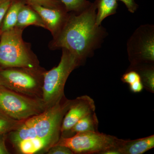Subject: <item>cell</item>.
Listing matches in <instances>:
<instances>
[{
  "mask_svg": "<svg viewBox=\"0 0 154 154\" xmlns=\"http://www.w3.org/2000/svg\"><path fill=\"white\" fill-rule=\"evenodd\" d=\"M98 125L99 120L94 112L81 119L68 133L71 134V137L80 133L98 131Z\"/></svg>",
  "mask_w": 154,
  "mask_h": 154,
  "instance_id": "cell-14",
  "label": "cell"
},
{
  "mask_svg": "<svg viewBox=\"0 0 154 154\" xmlns=\"http://www.w3.org/2000/svg\"><path fill=\"white\" fill-rule=\"evenodd\" d=\"M13 1V0H8L4 2L0 3V29L7 11Z\"/></svg>",
  "mask_w": 154,
  "mask_h": 154,
  "instance_id": "cell-22",
  "label": "cell"
},
{
  "mask_svg": "<svg viewBox=\"0 0 154 154\" xmlns=\"http://www.w3.org/2000/svg\"><path fill=\"white\" fill-rule=\"evenodd\" d=\"M25 1L26 4L28 5L41 6L47 8H56L64 5L60 0H25Z\"/></svg>",
  "mask_w": 154,
  "mask_h": 154,
  "instance_id": "cell-19",
  "label": "cell"
},
{
  "mask_svg": "<svg viewBox=\"0 0 154 154\" xmlns=\"http://www.w3.org/2000/svg\"><path fill=\"white\" fill-rule=\"evenodd\" d=\"M25 4H26L25 0H13L12 1L3 20L0 29V36L4 32L16 27L19 11Z\"/></svg>",
  "mask_w": 154,
  "mask_h": 154,
  "instance_id": "cell-13",
  "label": "cell"
},
{
  "mask_svg": "<svg viewBox=\"0 0 154 154\" xmlns=\"http://www.w3.org/2000/svg\"><path fill=\"white\" fill-rule=\"evenodd\" d=\"M95 102L90 96L85 95L73 100L69 110L64 116L61 127V133L69 132L81 119L95 111Z\"/></svg>",
  "mask_w": 154,
  "mask_h": 154,
  "instance_id": "cell-9",
  "label": "cell"
},
{
  "mask_svg": "<svg viewBox=\"0 0 154 154\" xmlns=\"http://www.w3.org/2000/svg\"><path fill=\"white\" fill-rule=\"evenodd\" d=\"M7 1H8V0H0V3L4 2Z\"/></svg>",
  "mask_w": 154,
  "mask_h": 154,
  "instance_id": "cell-26",
  "label": "cell"
},
{
  "mask_svg": "<svg viewBox=\"0 0 154 154\" xmlns=\"http://www.w3.org/2000/svg\"><path fill=\"white\" fill-rule=\"evenodd\" d=\"M121 80L125 83L130 85L138 81L141 80L139 74L134 70H128L122 75Z\"/></svg>",
  "mask_w": 154,
  "mask_h": 154,
  "instance_id": "cell-20",
  "label": "cell"
},
{
  "mask_svg": "<svg viewBox=\"0 0 154 154\" xmlns=\"http://www.w3.org/2000/svg\"><path fill=\"white\" fill-rule=\"evenodd\" d=\"M140 76L141 81L144 88L152 93L154 92V66L146 67L137 70Z\"/></svg>",
  "mask_w": 154,
  "mask_h": 154,
  "instance_id": "cell-16",
  "label": "cell"
},
{
  "mask_svg": "<svg viewBox=\"0 0 154 154\" xmlns=\"http://www.w3.org/2000/svg\"><path fill=\"white\" fill-rule=\"evenodd\" d=\"M123 140L98 131H88L69 137H61L55 145L67 147L74 154H102L107 150L117 149Z\"/></svg>",
  "mask_w": 154,
  "mask_h": 154,
  "instance_id": "cell-6",
  "label": "cell"
},
{
  "mask_svg": "<svg viewBox=\"0 0 154 154\" xmlns=\"http://www.w3.org/2000/svg\"><path fill=\"white\" fill-rule=\"evenodd\" d=\"M154 147V135L134 140H123L117 149L119 154H142Z\"/></svg>",
  "mask_w": 154,
  "mask_h": 154,
  "instance_id": "cell-11",
  "label": "cell"
},
{
  "mask_svg": "<svg viewBox=\"0 0 154 154\" xmlns=\"http://www.w3.org/2000/svg\"><path fill=\"white\" fill-rule=\"evenodd\" d=\"M61 49L62 54L58 65L43 74L42 99L47 108L57 104L64 97V89L69 75L83 64L69 50Z\"/></svg>",
  "mask_w": 154,
  "mask_h": 154,
  "instance_id": "cell-4",
  "label": "cell"
},
{
  "mask_svg": "<svg viewBox=\"0 0 154 154\" xmlns=\"http://www.w3.org/2000/svg\"><path fill=\"white\" fill-rule=\"evenodd\" d=\"M42 99L25 96L0 86V111L11 118L24 121L47 109Z\"/></svg>",
  "mask_w": 154,
  "mask_h": 154,
  "instance_id": "cell-7",
  "label": "cell"
},
{
  "mask_svg": "<svg viewBox=\"0 0 154 154\" xmlns=\"http://www.w3.org/2000/svg\"><path fill=\"white\" fill-rule=\"evenodd\" d=\"M127 50L131 63L128 70L154 66L153 25H142L138 28L128 42Z\"/></svg>",
  "mask_w": 154,
  "mask_h": 154,
  "instance_id": "cell-8",
  "label": "cell"
},
{
  "mask_svg": "<svg viewBox=\"0 0 154 154\" xmlns=\"http://www.w3.org/2000/svg\"><path fill=\"white\" fill-rule=\"evenodd\" d=\"M7 135L8 134H4L0 136V154H9L5 144V140Z\"/></svg>",
  "mask_w": 154,
  "mask_h": 154,
  "instance_id": "cell-25",
  "label": "cell"
},
{
  "mask_svg": "<svg viewBox=\"0 0 154 154\" xmlns=\"http://www.w3.org/2000/svg\"><path fill=\"white\" fill-rule=\"evenodd\" d=\"M94 3L98 10L96 21L98 26L101 25L106 17L115 14L118 6L117 0H95Z\"/></svg>",
  "mask_w": 154,
  "mask_h": 154,
  "instance_id": "cell-15",
  "label": "cell"
},
{
  "mask_svg": "<svg viewBox=\"0 0 154 154\" xmlns=\"http://www.w3.org/2000/svg\"><path fill=\"white\" fill-rule=\"evenodd\" d=\"M23 121L15 120L0 111V136L8 134Z\"/></svg>",
  "mask_w": 154,
  "mask_h": 154,
  "instance_id": "cell-17",
  "label": "cell"
},
{
  "mask_svg": "<svg viewBox=\"0 0 154 154\" xmlns=\"http://www.w3.org/2000/svg\"><path fill=\"white\" fill-rule=\"evenodd\" d=\"M73 101L64 96L60 102L44 112L22 122L9 133L11 143L15 146L22 141L38 140L45 144L47 152L59 140L63 119Z\"/></svg>",
  "mask_w": 154,
  "mask_h": 154,
  "instance_id": "cell-2",
  "label": "cell"
},
{
  "mask_svg": "<svg viewBox=\"0 0 154 154\" xmlns=\"http://www.w3.org/2000/svg\"><path fill=\"white\" fill-rule=\"evenodd\" d=\"M40 67H0V86L33 98L42 99L43 74Z\"/></svg>",
  "mask_w": 154,
  "mask_h": 154,
  "instance_id": "cell-5",
  "label": "cell"
},
{
  "mask_svg": "<svg viewBox=\"0 0 154 154\" xmlns=\"http://www.w3.org/2000/svg\"><path fill=\"white\" fill-rule=\"evenodd\" d=\"M49 154H73L72 151L65 146L55 145L47 151Z\"/></svg>",
  "mask_w": 154,
  "mask_h": 154,
  "instance_id": "cell-21",
  "label": "cell"
},
{
  "mask_svg": "<svg viewBox=\"0 0 154 154\" xmlns=\"http://www.w3.org/2000/svg\"><path fill=\"white\" fill-rule=\"evenodd\" d=\"M24 30L17 28L6 31L0 36V67H40L31 44L23 40Z\"/></svg>",
  "mask_w": 154,
  "mask_h": 154,
  "instance_id": "cell-3",
  "label": "cell"
},
{
  "mask_svg": "<svg viewBox=\"0 0 154 154\" xmlns=\"http://www.w3.org/2000/svg\"><path fill=\"white\" fill-rule=\"evenodd\" d=\"M124 3L128 11L130 13H134L138 8V5L134 0H119Z\"/></svg>",
  "mask_w": 154,
  "mask_h": 154,
  "instance_id": "cell-23",
  "label": "cell"
},
{
  "mask_svg": "<svg viewBox=\"0 0 154 154\" xmlns=\"http://www.w3.org/2000/svg\"><path fill=\"white\" fill-rule=\"evenodd\" d=\"M30 6V5H29ZM39 14L53 37L56 35L66 22L69 12L64 5L56 8H47L38 5L30 6Z\"/></svg>",
  "mask_w": 154,
  "mask_h": 154,
  "instance_id": "cell-10",
  "label": "cell"
},
{
  "mask_svg": "<svg viewBox=\"0 0 154 154\" xmlns=\"http://www.w3.org/2000/svg\"><path fill=\"white\" fill-rule=\"evenodd\" d=\"M30 25L45 29V25L39 14L30 6L25 4L20 9L16 27L24 29Z\"/></svg>",
  "mask_w": 154,
  "mask_h": 154,
  "instance_id": "cell-12",
  "label": "cell"
},
{
  "mask_svg": "<svg viewBox=\"0 0 154 154\" xmlns=\"http://www.w3.org/2000/svg\"><path fill=\"white\" fill-rule=\"evenodd\" d=\"M69 12L79 13L86 9L91 4L87 0H60Z\"/></svg>",
  "mask_w": 154,
  "mask_h": 154,
  "instance_id": "cell-18",
  "label": "cell"
},
{
  "mask_svg": "<svg viewBox=\"0 0 154 154\" xmlns=\"http://www.w3.org/2000/svg\"><path fill=\"white\" fill-rule=\"evenodd\" d=\"M130 90L134 93H140L143 90L144 87L141 80L137 81L129 85Z\"/></svg>",
  "mask_w": 154,
  "mask_h": 154,
  "instance_id": "cell-24",
  "label": "cell"
},
{
  "mask_svg": "<svg viewBox=\"0 0 154 154\" xmlns=\"http://www.w3.org/2000/svg\"><path fill=\"white\" fill-rule=\"evenodd\" d=\"M96 11L95 4L91 3L81 12H69L63 27L50 42L49 49L69 50L84 63L101 45L105 36V29L96 25Z\"/></svg>",
  "mask_w": 154,
  "mask_h": 154,
  "instance_id": "cell-1",
  "label": "cell"
}]
</instances>
